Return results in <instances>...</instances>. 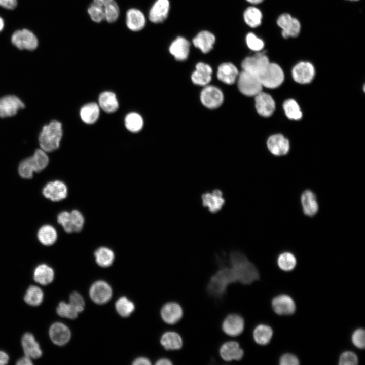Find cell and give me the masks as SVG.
<instances>
[{
  "instance_id": "d4e9b609",
  "label": "cell",
  "mask_w": 365,
  "mask_h": 365,
  "mask_svg": "<svg viewBox=\"0 0 365 365\" xmlns=\"http://www.w3.org/2000/svg\"><path fill=\"white\" fill-rule=\"evenodd\" d=\"M267 144L269 151L275 156L286 155L289 150L288 140L281 134L271 136L267 140Z\"/></svg>"
},
{
  "instance_id": "74e56055",
  "label": "cell",
  "mask_w": 365,
  "mask_h": 365,
  "mask_svg": "<svg viewBox=\"0 0 365 365\" xmlns=\"http://www.w3.org/2000/svg\"><path fill=\"white\" fill-rule=\"evenodd\" d=\"M95 261L97 264L102 267H110L115 259L114 252L106 247L98 248L94 252Z\"/></svg>"
},
{
  "instance_id": "cb8c5ba5",
  "label": "cell",
  "mask_w": 365,
  "mask_h": 365,
  "mask_svg": "<svg viewBox=\"0 0 365 365\" xmlns=\"http://www.w3.org/2000/svg\"><path fill=\"white\" fill-rule=\"evenodd\" d=\"M190 44L182 36H178L173 40L169 47L170 53L178 61H184L190 52Z\"/></svg>"
},
{
  "instance_id": "30bf717a",
  "label": "cell",
  "mask_w": 365,
  "mask_h": 365,
  "mask_svg": "<svg viewBox=\"0 0 365 365\" xmlns=\"http://www.w3.org/2000/svg\"><path fill=\"white\" fill-rule=\"evenodd\" d=\"M200 99L204 106L208 108L214 109L223 103L224 95L217 87L206 85L201 92Z\"/></svg>"
},
{
  "instance_id": "816d5d0a",
  "label": "cell",
  "mask_w": 365,
  "mask_h": 365,
  "mask_svg": "<svg viewBox=\"0 0 365 365\" xmlns=\"http://www.w3.org/2000/svg\"><path fill=\"white\" fill-rule=\"evenodd\" d=\"M357 356L354 352L347 351L343 352L340 356L339 364L340 365H356L358 363Z\"/></svg>"
},
{
  "instance_id": "6125c7cd",
  "label": "cell",
  "mask_w": 365,
  "mask_h": 365,
  "mask_svg": "<svg viewBox=\"0 0 365 365\" xmlns=\"http://www.w3.org/2000/svg\"><path fill=\"white\" fill-rule=\"evenodd\" d=\"M4 26V22L3 19L0 17V32L3 30Z\"/></svg>"
},
{
  "instance_id": "94428289",
  "label": "cell",
  "mask_w": 365,
  "mask_h": 365,
  "mask_svg": "<svg viewBox=\"0 0 365 365\" xmlns=\"http://www.w3.org/2000/svg\"><path fill=\"white\" fill-rule=\"evenodd\" d=\"M248 3L252 4H258L262 3L264 0H246Z\"/></svg>"
},
{
  "instance_id": "ab89813d",
  "label": "cell",
  "mask_w": 365,
  "mask_h": 365,
  "mask_svg": "<svg viewBox=\"0 0 365 365\" xmlns=\"http://www.w3.org/2000/svg\"><path fill=\"white\" fill-rule=\"evenodd\" d=\"M44 298V294L42 289L35 285H31L27 289L24 300L29 305L37 306L40 305Z\"/></svg>"
},
{
  "instance_id": "f5cc1de1",
  "label": "cell",
  "mask_w": 365,
  "mask_h": 365,
  "mask_svg": "<svg viewBox=\"0 0 365 365\" xmlns=\"http://www.w3.org/2000/svg\"><path fill=\"white\" fill-rule=\"evenodd\" d=\"M351 340L353 345L359 349H364L365 346V333L363 328L356 329L353 333Z\"/></svg>"
},
{
  "instance_id": "6da1fadb",
  "label": "cell",
  "mask_w": 365,
  "mask_h": 365,
  "mask_svg": "<svg viewBox=\"0 0 365 365\" xmlns=\"http://www.w3.org/2000/svg\"><path fill=\"white\" fill-rule=\"evenodd\" d=\"M229 264L235 273L237 282L249 285L259 279L258 269L242 252L231 251L229 256Z\"/></svg>"
},
{
  "instance_id": "7dc6e473",
  "label": "cell",
  "mask_w": 365,
  "mask_h": 365,
  "mask_svg": "<svg viewBox=\"0 0 365 365\" xmlns=\"http://www.w3.org/2000/svg\"><path fill=\"white\" fill-rule=\"evenodd\" d=\"M56 311L60 316L69 319L76 318L78 314L77 311L69 303L64 302L59 303Z\"/></svg>"
},
{
  "instance_id": "484cf974",
  "label": "cell",
  "mask_w": 365,
  "mask_h": 365,
  "mask_svg": "<svg viewBox=\"0 0 365 365\" xmlns=\"http://www.w3.org/2000/svg\"><path fill=\"white\" fill-rule=\"evenodd\" d=\"M126 23L131 31L137 32L142 30L145 26L146 19L144 14L136 8L129 9L126 13Z\"/></svg>"
},
{
  "instance_id": "be15d7a7",
  "label": "cell",
  "mask_w": 365,
  "mask_h": 365,
  "mask_svg": "<svg viewBox=\"0 0 365 365\" xmlns=\"http://www.w3.org/2000/svg\"><path fill=\"white\" fill-rule=\"evenodd\" d=\"M350 1H357V0H350Z\"/></svg>"
},
{
  "instance_id": "e0dca14e",
  "label": "cell",
  "mask_w": 365,
  "mask_h": 365,
  "mask_svg": "<svg viewBox=\"0 0 365 365\" xmlns=\"http://www.w3.org/2000/svg\"><path fill=\"white\" fill-rule=\"evenodd\" d=\"M272 307L275 313L280 315H291L296 309L293 298L285 294L275 297L272 300Z\"/></svg>"
},
{
  "instance_id": "4316f807",
  "label": "cell",
  "mask_w": 365,
  "mask_h": 365,
  "mask_svg": "<svg viewBox=\"0 0 365 365\" xmlns=\"http://www.w3.org/2000/svg\"><path fill=\"white\" fill-rule=\"evenodd\" d=\"M21 344L25 355L31 359H38L42 356L40 346L31 333H26L23 335Z\"/></svg>"
},
{
  "instance_id": "52a82bcc",
  "label": "cell",
  "mask_w": 365,
  "mask_h": 365,
  "mask_svg": "<svg viewBox=\"0 0 365 365\" xmlns=\"http://www.w3.org/2000/svg\"><path fill=\"white\" fill-rule=\"evenodd\" d=\"M270 62L264 53L258 52L254 55L245 58L241 63L243 70L258 76L261 75Z\"/></svg>"
},
{
  "instance_id": "7bdbcfd3",
  "label": "cell",
  "mask_w": 365,
  "mask_h": 365,
  "mask_svg": "<svg viewBox=\"0 0 365 365\" xmlns=\"http://www.w3.org/2000/svg\"><path fill=\"white\" fill-rule=\"evenodd\" d=\"M143 121L142 117L138 113L132 112L127 114L125 119L126 128L129 131L136 133L142 128Z\"/></svg>"
},
{
  "instance_id": "91938a15",
  "label": "cell",
  "mask_w": 365,
  "mask_h": 365,
  "mask_svg": "<svg viewBox=\"0 0 365 365\" xmlns=\"http://www.w3.org/2000/svg\"><path fill=\"white\" fill-rule=\"evenodd\" d=\"M155 364L157 365H172L173 363L168 358H162L158 360Z\"/></svg>"
},
{
  "instance_id": "d590c367",
  "label": "cell",
  "mask_w": 365,
  "mask_h": 365,
  "mask_svg": "<svg viewBox=\"0 0 365 365\" xmlns=\"http://www.w3.org/2000/svg\"><path fill=\"white\" fill-rule=\"evenodd\" d=\"M38 238L42 244L50 246L56 241L57 233L54 227L50 225H45L39 230Z\"/></svg>"
},
{
  "instance_id": "680465c9",
  "label": "cell",
  "mask_w": 365,
  "mask_h": 365,
  "mask_svg": "<svg viewBox=\"0 0 365 365\" xmlns=\"http://www.w3.org/2000/svg\"><path fill=\"white\" fill-rule=\"evenodd\" d=\"M9 356L4 351L0 350V365L6 364L8 363Z\"/></svg>"
},
{
  "instance_id": "7c38bea8",
  "label": "cell",
  "mask_w": 365,
  "mask_h": 365,
  "mask_svg": "<svg viewBox=\"0 0 365 365\" xmlns=\"http://www.w3.org/2000/svg\"><path fill=\"white\" fill-rule=\"evenodd\" d=\"M277 23L282 29V35L284 38L296 37L300 32V23L289 14L281 15L277 20Z\"/></svg>"
},
{
  "instance_id": "b9f144b4",
  "label": "cell",
  "mask_w": 365,
  "mask_h": 365,
  "mask_svg": "<svg viewBox=\"0 0 365 365\" xmlns=\"http://www.w3.org/2000/svg\"><path fill=\"white\" fill-rule=\"evenodd\" d=\"M30 158L35 172L44 169L49 163V157L46 152L42 149H36Z\"/></svg>"
},
{
  "instance_id": "ba28073f",
  "label": "cell",
  "mask_w": 365,
  "mask_h": 365,
  "mask_svg": "<svg viewBox=\"0 0 365 365\" xmlns=\"http://www.w3.org/2000/svg\"><path fill=\"white\" fill-rule=\"evenodd\" d=\"M11 41L14 45L21 50H33L38 45L36 36L26 29L16 31L12 36Z\"/></svg>"
},
{
  "instance_id": "681fc988",
  "label": "cell",
  "mask_w": 365,
  "mask_h": 365,
  "mask_svg": "<svg viewBox=\"0 0 365 365\" xmlns=\"http://www.w3.org/2000/svg\"><path fill=\"white\" fill-rule=\"evenodd\" d=\"M245 42L248 48L253 51L260 52L264 47L263 41L252 32L247 34Z\"/></svg>"
},
{
  "instance_id": "9c48e42d",
  "label": "cell",
  "mask_w": 365,
  "mask_h": 365,
  "mask_svg": "<svg viewBox=\"0 0 365 365\" xmlns=\"http://www.w3.org/2000/svg\"><path fill=\"white\" fill-rule=\"evenodd\" d=\"M243 318L237 313H230L223 320L221 327L223 332L230 337H236L241 334L244 329Z\"/></svg>"
},
{
  "instance_id": "836d02e7",
  "label": "cell",
  "mask_w": 365,
  "mask_h": 365,
  "mask_svg": "<svg viewBox=\"0 0 365 365\" xmlns=\"http://www.w3.org/2000/svg\"><path fill=\"white\" fill-rule=\"evenodd\" d=\"M273 330L268 325L260 324L253 331V338L255 342L260 345H266L271 341L273 336Z\"/></svg>"
},
{
  "instance_id": "9a60e30c",
  "label": "cell",
  "mask_w": 365,
  "mask_h": 365,
  "mask_svg": "<svg viewBox=\"0 0 365 365\" xmlns=\"http://www.w3.org/2000/svg\"><path fill=\"white\" fill-rule=\"evenodd\" d=\"M43 195L52 201L56 202L65 199L68 193L66 185L60 180L47 183L42 190Z\"/></svg>"
},
{
  "instance_id": "bcb514c9",
  "label": "cell",
  "mask_w": 365,
  "mask_h": 365,
  "mask_svg": "<svg viewBox=\"0 0 365 365\" xmlns=\"http://www.w3.org/2000/svg\"><path fill=\"white\" fill-rule=\"evenodd\" d=\"M87 12L91 20L96 23L105 20V16L102 7L96 2L93 1L88 7Z\"/></svg>"
},
{
  "instance_id": "11a10c76",
  "label": "cell",
  "mask_w": 365,
  "mask_h": 365,
  "mask_svg": "<svg viewBox=\"0 0 365 365\" xmlns=\"http://www.w3.org/2000/svg\"><path fill=\"white\" fill-rule=\"evenodd\" d=\"M16 5L17 0H0V6L8 9H13Z\"/></svg>"
},
{
  "instance_id": "603a6c76",
  "label": "cell",
  "mask_w": 365,
  "mask_h": 365,
  "mask_svg": "<svg viewBox=\"0 0 365 365\" xmlns=\"http://www.w3.org/2000/svg\"><path fill=\"white\" fill-rule=\"evenodd\" d=\"M49 336L51 341L56 345L62 346L70 340L71 333L69 328L61 322H55L49 329Z\"/></svg>"
},
{
  "instance_id": "60d3db41",
  "label": "cell",
  "mask_w": 365,
  "mask_h": 365,
  "mask_svg": "<svg viewBox=\"0 0 365 365\" xmlns=\"http://www.w3.org/2000/svg\"><path fill=\"white\" fill-rule=\"evenodd\" d=\"M277 263L279 268L282 270L290 271L295 268L297 265V259L291 252L285 251L278 256Z\"/></svg>"
},
{
  "instance_id": "277c9868",
  "label": "cell",
  "mask_w": 365,
  "mask_h": 365,
  "mask_svg": "<svg viewBox=\"0 0 365 365\" xmlns=\"http://www.w3.org/2000/svg\"><path fill=\"white\" fill-rule=\"evenodd\" d=\"M237 84L241 93L247 96H255L263 88L259 76L244 70L239 74Z\"/></svg>"
},
{
  "instance_id": "8fae6325",
  "label": "cell",
  "mask_w": 365,
  "mask_h": 365,
  "mask_svg": "<svg viewBox=\"0 0 365 365\" xmlns=\"http://www.w3.org/2000/svg\"><path fill=\"white\" fill-rule=\"evenodd\" d=\"M184 311L181 305L177 302L171 301L165 303L160 310L163 321L168 324H175L183 317Z\"/></svg>"
},
{
  "instance_id": "7402d4cb",
  "label": "cell",
  "mask_w": 365,
  "mask_h": 365,
  "mask_svg": "<svg viewBox=\"0 0 365 365\" xmlns=\"http://www.w3.org/2000/svg\"><path fill=\"white\" fill-rule=\"evenodd\" d=\"M169 10V0H156L149 12V19L154 23H161L167 17Z\"/></svg>"
},
{
  "instance_id": "f907efd6",
  "label": "cell",
  "mask_w": 365,
  "mask_h": 365,
  "mask_svg": "<svg viewBox=\"0 0 365 365\" xmlns=\"http://www.w3.org/2000/svg\"><path fill=\"white\" fill-rule=\"evenodd\" d=\"M79 313L82 312L85 307V302L82 296L77 292L72 293L68 302Z\"/></svg>"
},
{
  "instance_id": "7a4b0ae2",
  "label": "cell",
  "mask_w": 365,
  "mask_h": 365,
  "mask_svg": "<svg viewBox=\"0 0 365 365\" xmlns=\"http://www.w3.org/2000/svg\"><path fill=\"white\" fill-rule=\"evenodd\" d=\"M236 282L234 272L230 265L222 264L210 277L207 291L211 296L220 299L226 293L229 285Z\"/></svg>"
},
{
  "instance_id": "f546056e",
  "label": "cell",
  "mask_w": 365,
  "mask_h": 365,
  "mask_svg": "<svg viewBox=\"0 0 365 365\" xmlns=\"http://www.w3.org/2000/svg\"><path fill=\"white\" fill-rule=\"evenodd\" d=\"M239 75L237 67L230 62H225L220 65L217 68L218 79L227 84H232L237 79Z\"/></svg>"
},
{
  "instance_id": "f1b7e54d",
  "label": "cell",
  "mask_w": 365,
  "mask_h": 365,
  "mask_svg": "<svg viewBox=\"0 0 365 365\" xmlns=\"http://www.w3.org/2000/svg\"><path fill=\"white\" fill-rule=\"evenodd\" d=\"M212 69L211 66L204 62H199L191 76L192 82L196 85L206 86L211 79Z\"/></svg>"
},
{
  "instance_id": "d6a6232c",
  "label": "cell",
  "mask_w": 365,
  "mask_h": 365,
  "mask_svg": "<svg viewBox=\"0 0 365 365\" xmlns=\"http://www.w3.org/2000/svg\"><path fill=\"white\" fill-rule=\"evenodd\" d=\"M99 3L102 7L105 16V20L108 23H113L118 18L119 8L115 0H93Z\"/></svg>"
},
{
  "instance_id": "4dcf8cb0",
  "label": "cell",
  "mask_w": 365,
  "mask_h": 365,
  "mask_svg": "<svg viewBox=\"0 0 365 365\" xmlns=\"http://www.w3.org/2000/svg\"><path fill=\"white\" fill-rule=\"evenodd\" d=\"M160 343L166 350H178L182 347L183 340L177 332L167 331L161 337Z\"/></svg>"
},
{
  "instance_id": "db71d44e",
  "label": "cell",
  "mask_w": 365,
  "mask_h": 365,
  "mask_svg": "<svg viewBox=\"0 0 365 365\" xmlns=\"http://www.w3.org/2000/svg\"><path fill=\"white\" fill-rule=\"evenodd\" d=\"M299 363L297 357L291 353L284 354L279 359V364L281 365H298Z\"/></svg>"
},
{
  "instance_id": "d6986e66",
  "label": "cell",
  "mask_w": 365,
  "mask_h": 365,
  "mask_svg": "<svg viewBox=\"0 0 365 365\" xmlns=\"http://www.w3.org/2000/svg\"><path fill=\"white\" fill-rule=\"evenodd\" d=\"M315 75L313 65L308 62H300L293 68L294 80L300 84H307L311 82Z\"/></svg>"
},
{
  "instance_id": "c3c4849f",
  "label": "cell",
  "mask_w": 365,
  "mask_h": 365,
  "mask_svg": "<svg viewBox=\"0 0 365 365\" xmlns=\"http://www.w3.org/2000/svg\"><path fill=\"white\" fill-rule=\"evenodd\" d=\"M35 172L30 157L22 161L18 167V173L20 176L25 179L32 177Z\"/></svg>"
},
{
  "instance_id": "ee69618b",
  "label": "cell",
  "mask_w": 365,
  "mask_h": 365,
  "mask_svg": "<svg viewBox=\"0 0 365 365\" xmlns=\"http://www.w3.org/2000/svg\"><path fill=\"white\" fill-rule=\"evenodd\" d=\"M115 308L120 316L126 317L129 316L134 311L135 306L133 303L127 298L121 297L116 301Z\"/></svg>"
},
{
  "instance_id": "2e32d148",
  "label": "cell",
  "mask_w": 365,
  "mask_h": 365,
  "mask_svg": "<svg viewBox=\"0 0 365 365\" xmlns=\"http://www.w3.org/2000/svg\"><path fill=\"white\" fill-rule=\"evenodd\" d=\"M90 296L92 301L98 304L107 302L112 295V290L109 284L104 281L94 282L90 288Z\"/></svg>"
},
{
  "instance_id": "8d00e7d4",
  "label": "cell",
  "mask_w": 365,
  "mask_h": 365,
  "mask_svg": "<svg viewBox=\"0 0 365 365\" xmlns=\"http://www.w3.org/2000/svg\"><path fill=\"white\" fill-rule=\"evenodd\" d=\"M82 121L86 124H93L96 121L99 115V107L95 103H89L83 106L80 110Z\"/></svg>"
},
{
  "instance_id": "f35d334b",
  "label": "cell",
  "mask_w": 365,
  "mask_h": 365,
  "mask_svg": "<svg viewBox=\"0 0 365 365\" xmlns=\"http://www.w3.org/2000/svg\"><path fill=\"white\" fill-rule=\"evenodd\" d=\"M262 13L260 9L254 6L247 7L244 12L243 19L246 24L250 27L260 26L262 20Z\"/></svg>"
},
{
  "instance_id": "83f0119b",
  "label": "cell",
  "mask_w": 365,
  "mask_h": 365,
  "mask_svg": "<svg viewBox=\"0 0 365 365\" xmlns=\"http://www.w3.org/2000/svg\"><path fill=\"white\" fill-rule=\"evenodd\" d=\"M215 42L214 35L207 30L200 31L192 40L193 45L203 53L210 52L213 48Z\"/></svg>"
},
{
  "instance_id": "ac0fdd59",
  "label": "cell",
  "mask_w": 365,
  "mask_h": 365,
  "mask_svg": "<svg viewBox=\"0 0 365 365\" xmlns=\"http://www.w3.org/2000/svg\"><path fill=\"white\" fill-rule=\"evenodd\" d=\"M24 107V103L18 97L14 95L4 96L0 98V117L13 116Z\"/></svg>"
},
{
  "instance_id": "5bb4252c",
  "label": "cell",
  "mask_w": 365,
  "mask_h": 365,
  "mask_svg": "<svg viewBox=\"0 0 365 365\" xmlns=\"http://www.w3.org/2000/svg\"><path fill=\"white\" fill-rule=\"evenodd\" d=\"M201 200L203 206L207 207L212 213L220 211L225 203L223 192L219 189L203 193L201 196Z\"/></svg>"
},
{
  "instance_id": "e575fe53",
  "label": "cell",
  "mask_w": 365,
  "mask_h": 365,
  "mask_svg": "<svg viewBox=\"0 0 365 365\" xmlns=\"http://www.w3.org/2000/svg\"><path fill=\"white\" fill-rule=\"evenodd\" d=\"M99 106L105 112L111 113L118 108V102L116 95L110 91L101 93L99 97Z\"/></svg>"
},
{
  "instance_id": "ffe728a7",
  "label": "cell",
  "mask_w": 365,
  "mask_h": 365,
  "mask_svg": "<svg viewBox=\"0 0 365 365\" xmlns=\"http://www.w3.org/2000/svg\"><path fill=\"white\" fill-rule=\"evenodd\" d=\"M300 202L304 215L312 217L319 210V204L316 195L312 190L306 189L301 194Z\"/></svg>"
},
{
  "instance_id": "f6af8a7d",
  "label": "cell",
  "mask_w": 365,
  "mask_h": 365,
  "mask_svg": "<svg viewBox=\"0 0 365 365\" xmlns=\"http://www.w3.org/2000/svg\"><path fill=\"white\" fill-rule=\"evenodd\" d=\"M283 109L287 118L298 120L301 118L302 113L297 102L292 99L286 100L283 104Z\"/></svg>"
},
{
  "instance_id": "5b68a950",
  "label": "cell",
  "mask_w": 365,
  "mask_h": 365,
  "mask_svg": "<svg viewBox=\"0 0 365 365\" xmlns=\"http://www.w3.org/2000/svg\"><path fill=\"white\" fill-rule=\"evenodd\" d=\"M57 221L66 232H79L83 227L84 217L81 212L77 210H74L70 212L64 211L58 215Z\"/></svg>"
},
{
  "instance_id": "8992f818",
  "label": "cell",
  "mask_w": 365,
  "mask_h": 365,
  "mask_svg": "<svg viewBox=\"0 0 365 365\" xmlns=\"http://www.w3.org/2000/svg\"><path fill=\"white\" fill-rule=\"evenodd\" d=\"M259 78L263 87L273 89L281 85L284 76L280 66L274 63H270Z\"/></svg>"
},
{
  "instance_id": "1f68e13d",
  "label": "cell",
  "mask_w": 365,
  "mask_h": 365,
  "mask_svg": "<svg viewBox=\"0 0 365 365\" xmlns=\"http://www.w3.org/2000/svg\"><path fill=\"white\" fill-rule=\"evenodd\" d=\"M54 276L53 269L45 264L38 266L33 272L34 281L41 285H45L51 283L54 279Z\"/></svg>"
},
{
  "instance_id": "44dd1931",
  "label": "cell",
  "mask_w": 365,
  "mask_h": 365,
  "mask_svg": "<svg viewBox=\"0 0 365 365\" xmlns=\"http://www.w3.org/2000/svg\"><path fill=\"white\" fill-rule=\"evenodd\" d=\"M254 97L256 108L258 114L265 117L271 116L275 109V103L272 96L261 91Z\"/></svg>"
},
{
  "instance_id": "9f6ffc18",
  "label": "cell",
  "mask_w": 365,
  "mask_h": 365,
  "mask_svg": "<svg viewBox=\"0 0 365 365\" xmlns=\"http://www.w3.org/2000/svg\"><path fill=\"white\" fill-rule=\"evenodd\" d=\"M17 365H31L33 364L31 358L25 355L17 360L16 363Z\"/></svg>"
},
{
  "instance_id": "4fadbf2b",
  "label": "cell",
  "mask_w": 365,
  "mask_h": 365,
  "mask_svg": "<svg viewBox=\"0 0 365 365\" xmlns=\"http://www.w3.org/2000/svg\"><path fill=\"white\" fill-rule=\"evenodd\" d=\"M244 351L239 343L235 341L224 342L220 347L219 354L225 361H239L244 356Z\"/></svg>"
},
{
  "instance_id": "6f0895ef",
  "label": "cell",
  "mask_w": 365,
  "mask_h": 365,
  "mask_svg": "<svg viewBox=\"0 0 365 365\" xmlns=\"http://www.w3.org/2000/svg\"><path fill=\"white\" fill-rule=\"evenodd\" d=\"M151 364L150 360L143 357L137 358L133 362L134 365H150Z\"/></svg>"
},
{
  "instance_id": "3957f363",
  "label": "cell",
  "mask_w": 365,
  "mask_h": 365,
  "mask_svg": "<svg viewBox=\"0 0 365 365\" xmlns=\"http://www.w3.org/2000/svg\"><path fill=\"white\" fill-rule=\"evenodd\" d=\"M62 136V125L56 120H53L44 126L39 136L41 149L46 152L57 149Z\"/></svg>"
}]
</instances>
